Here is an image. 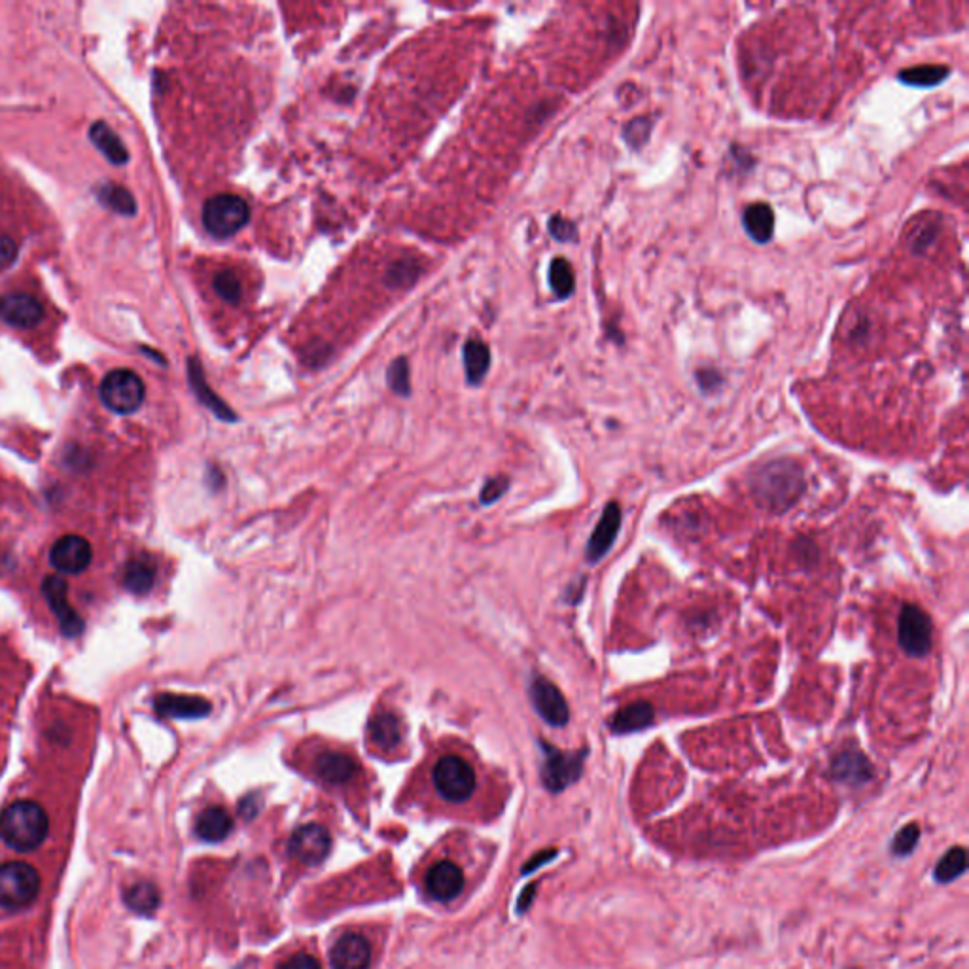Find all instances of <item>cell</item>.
<instances>
[{
  "mask_svg": "<svg viewBox=\"0 0 969 969\" xmlns=\"http://www.w3.org/2000/svg\"><path fill=\"white\" fill-rule=\"evenodd\" d=\"M750 489L761 508L775 513L788 511L805 491L803 468L792 459L769 460L752 472Z\"/></svg>",
  "mask_w": 969,
  "mask_h": 969,
  "instance_id": "1",
  "label": "cell"
},
{
  "mask_svg": "<svg viewBox=\"0 0 969 969\" xmlns=\"http://www.w3.org/2000/svg\"><path fill=\"white\" fill-rule=\"evenodd\" d=\"M48 833V812L36 801L19 799L0 812V841L12 850L31 852L42 846Z\"/></svg>",
  "mask_w": 969,
  "mask_h": 969,
  "instance_id": "2",
  "label": "cell"
},
{
  "mask_svg": "<svg viewBox=\"0 0 969 969\" xmlns=\"http://www.w3.org/2000/svg\"><path fill=\"white\" fill-rule=\"evenodd\" d=\"M430 784L443 803L464 805L474 799L479 776L470 759L449 752L434 761L430 769Z\"/></svg>",
  "mask_w": 969,
  "mask_h": 969,
  "instance_id": "3",
  "label": "cell"
},
{
  "mask_svg": "<svg viewBox=\"0 0 969 969\" xmlns=\"http://www.w3.org/2000/svg\"><path fill=\"white\" fill-rule=\"evenodd\" d=\"M42 890V879L33 865L25 862L0 864V909L21 911L35 903Z\"/></svg>",
  "mask_w": 969,
  "mask_h": 969,
  "instance_id": "4",
  "label": "cell"
},
{
  "mask_svg": "<svg viewBox=\"0 0 969 969\" xmlns=\"http://www.w3.org/2000/svg\"><path fill=\"white\" fill-rule=\"evenodd\" d=\"M248 218L250 209L247 201L239 195H214L203 207V226L218 239H226L243 230Z\"/></svg>",
  "mask_w": 969,
  "mask_h": 969,
  "instance_id": "5",
  "label": "cell"
},
{
  "mask_svg": "<svg viewBox=\"0 0 969 969\" xmlns=\"http://www.w3.org/2000/svg\"><path fill=\"white\" fill-rule=\"evenodd\" d=\"M544 752L542 763V780L547 790L553 793L563 792L568 786L580 780L583 773V763L587 758V750L578 752H563L551 746L546 740L540 742Z\"/></svg>",
  "mask_w": 969,
  "mask_h": 969,
  "instance_id": "6",
  "label": "cell"
},
{
  "mask_svg": "<svg viewBox=\"0 0 969 969\" xmlns=\"http://www.w3.org/2000/svg\"><path fill=\"white\" fill-rule=\"evenodd\" d=\"M144 383L131 370L110 371L101 385V400L110 411L129 415L135 413L144 402Z\"/></svg>",
  "mask_w": 969,
  "mask_h": 969,
  "instance_id": "7",
  "label": "cell"
},
{
  "mask_svg": "<svg viewBox=\"0 0 969 969\" xmlns=\"http://www.w3.org/2000/svg\"><path fill=\"white\" fill-rule=\"evenodd\" d=\"M934 623L917 604H905L899 612L898 642L909 657H924L932 650Z\"/></svg>",
  "mask_w": 969,
  "mask_h": 969,
  "instance_id": "8",
  "label": "cell"
},
{
  "mask_svg": "<svg viewBox=\"0 0 969 969\" xmlns=\"http://www.w3.org/2000/svg\"><path fill=\"white\" fill-rule=\"evenodd\" d=\"M311 771L328 786H351L360 776V763L343 750H320L311 761Z\"/></svg>",
  "mask_w": 969,
  "mask_h": 969,
  "instance_id": "9",
  "label": "cell"
},
{
  "mask_svg": "<svg viewBox=\"0 0 969 969\" xmlns=\"http://www.w3.org/2000/svg\"><path fill=\"white\" fill-rule=\"evenodd\" d=\"M464 869L457 862L441 858L430 865L424 873V890L436 901L447 903L459 898L464 890Z\"/></svg>",
  "mask_w": 969,
  "mask_h": 969,
  "instance_id": "10",
  "label": "cell"
},
{
  "mask_svg": "<svg viewBox=\"0 0 969 969\" xmlns=\"http://www.w3.org/2000/svg\"><path fill=\"white\" fill-rule=\"evenodd\" d=\"M530 701L534 710L551 727H564L570 720V708L563 691L544 676H534L530 682Z\"/></svg>",
  "mask_w": 969,
  "mask_h": 969,
  "instance_id": "11",
  "label": "cell"
},
{
  "mask_svg": "<svg viewBox=\"0 0 969 969\" xmlns=\"http://www.w3.org/2000/svg\"><path fill=\"white\" fill-rule=\"evenodd\" d=\"M332 837L320 824H305L290 837L288 852L301 865H318L330 852Z\"/></svg>",
  "mask_w": 969,
  "mask_h": 969,
  "instance_id": "12",
  "label": "cell"
},
{
  "mask_svg": "<svg viewBox=\"0 0 969 969\" xmlns=\"http://www.w3.org/2000/svg\"><path fill=\"white\" fill-rule=\"evenodd\" d=\"M44 318L42 303L25 292L0 296V320L18 330H31Z\"/></svg>",
  "mask_w": 969,
  "mask_h": 969,
  "instance_id": "13",
  "label": "cell"
},
{
  "mask_svg": "<svg viewBox=\"0 0 969 969\" xmlns=\"http://www.w3.org/2000/svg\"><path fill=\"white\" fill-rule=\"evenodd\" d=\"M621 508L617 502H608L602 510L599 523L589 536V542L585 546V559L587 563H599L608 555V551L616 544L617 534L621 529Z\"/></svg>",
  "mask_w": 969,
  "mask_h": 969,
  "instance_id": "14",
  "label": "cell"
},
{
  "mask_svg": "<svg viewBox=\"0 0 969 969\" xmlns=\"http://www.w3.org/2000/svg\"><path fill=\"white\" fill-rule=\"evenodd\" d=\"M829 775L839 784H845L850 788H862L867 782L873 780L875 769L864 752L841 750L831 759Z\"/></svg>",
  "mask_w": 969,
  "mask_h": 969,
  "instance_id": "15",
  "label": "cell"
},
{
  "mask_svg": "<svg viewBox=\"0 0 969 969\" xmlns=\"http://www.w3.org/2000/svg\"><path fill=\"white\" fill-rule=\"evenodd\" d=\"M50 563L63 574L84 572L91 563V546L82 536H63L53 544Z\"/></svg>",
  "mask_w": 969,
  "mask_h": 969,
  "instance_id": "16",
  "label": "cell"
},
{
  "mask_svg": "<svg viewBox=\"0 0 969 969\" xmlns=\"http://www.w3.org/2000/svg\"><path fill=\"white\" fill-rule=\"evenodd\" d=\"M330 962L334 969L370 968L371 947L368 939L360 934L341 935L330 951Z\"/></svg>",
  "mask_w": 969,
  "mask_h": 969,
  "instance_id": "17",
  "label": "cell"
},
{
  "mask_svg": "<svg viewBox=\"0 0 969 969\" xmlns=\"http://www.w3.org/2000/svg\"><path fill=\"white\" fill-rule=\"evenodd\" d=\"M156 708L159 714L165 718H178V720H197L205 718L211 714L212 706L209 701L201 697H188V695H159L156 699Z\"/></svg>",
  "mask_w": 969,
  "mask_h": 969,
  "instance_id": "18",
  "label": "cell"
},
{
  "mask_svg": "<svg viewBox=\"0 0 969 969\" xmlns=\"http://www.w3.org/2000/svg\"><path fill=\"white\" fill-rule=\"evenodd\" d=\"M44 593H46V599L50 602L55 616L59 617L61 621V627L65 631V635L76 636L84 623L82 619L74 614L71 606H69V599H67V583L55 576H50L46 583H44Z\"/></svg>",
  "mask_w": 969,
  "mask_h": 969,
  "instance_id": "19",
  "label": "cell"
},
{
  "mask_svg": "<svg viewBox=\"0 0 969 969\" xmlns=\"http://www.w3.org/2000/svg\"><path fill=\"white\" fill-rule=\"evenodd\" d=\"M655 720V710L648 701H636L619 708L608 723L614 735H631L648 729Z\"/></svg>",
  "mask_w": 969,
  "mask_h": 969,
  "instance_id": "20",
  "label": "cell"
},
{
  "mask_svg": "<svg viewBox=\"0 0 969 969\" xmlns=\"http://www.w3.org/2000/svg\"><path fill=\"white\" fill-rule=\"evenodd\" d=\"M370 742L379 750H396L402 742V722L394 712H379L370 720Z\"/></svg>",
  "mask_w": 969,
  "mask_h": 969,
  "instance_id": "21",
  "label": "cell"
},
{
  "mask_svg": "<svg viewBox=\"0 0 969 969\" xmlns=\"http://www.w3.org/2000/svg\"><path fill=\"white\" fill-rule=\"evenodd\" d=\"M233 828L230 812L224 807H209L199 814L195 831L203 841L218 843L230 835Z\"/></svg>",
  "mask_w": 969,
  "mask_h": 969,
  "instance_id": "22",
  "label": "cell"
},
{
  "mask_svg": "<svg viewBox=\"0 0 969 969\" xmlns=\"http://www.w3.org/2000/svg\"><path fill=\"white\" fill-rule=\"evenodd\" d=\"M742 224H744V230L746 233L756 241V243H769L771 237H773V228H775V216H773V211L765 205V203H756L752 207H748L744 216H742Z\"/></svg>",
  "mask_w": 969,
  "mask_h": 969,
  "instance_id": "23",
  "label": "cell"
},
{
  "mask_svg": "<svg viewBox=\"0 0 969 969\" xmlns=\"http://www.w3.org/2000/svg\"><path fill=\"white\" fill-rule=\"evenodd\" d=\"M190 381H192V387H194L195 394L199 396V400L205 404V406L211 409L212 413L222 419V421H228V423H233L237 421V415L231 411L230 407L226 406L214 392H212L205 377H203V371H201V366L192 360L190 362Z\"/></svg>",
  "mask_w": 969,
  "mask_h": 969,
  "instance_id": "24",
  "label": "cell"
},
{
  "mask_svg": "<svg viewBox=\"0 0 969 969\" xmlns=\"http://www.w3.org/2000/svg\"><path fill=\"white\" fill-rule=\"evenodd\" d=\"M464 368L470 385H479L483 381V377L491 368V353L483 341L470 339L464 345Z\"/></svg>",
  "mask_w": 969,
  "mask_h": 969,
  "instance_id": "25",
  "label": "cell"
},
{
  "mask_svg": "<svg viewBox=\"0 0 969 969\" xmlns=\"http://www.w3.org/2000/svg\"><path fill=\"white\" fill-rule=\"evenodd\" d=\"M968 871V850L964 846H952L934 867V881L949 884Z\"/></svg>",
  "mask_w": 969,
  "mask_h": 969,
  "instance_id": "26",
  "label": "cell"
},
{
  "mask_svg": "<svg viewBox=\"0 0 969 969\" xmlns=\"http://www.w3.org/2000/svg\"><path fill=\"white\" fill-rule=\"evenodd\" d=\"M89 135H91V141L95 142V146L105 154L106 158L110 159L112 163L116 165H124L125 161L129 159L127 156V150H125L124 144L118 139V135L108 127V125L95 124L91 129H89Z\"/></svg>",
  "mask_w": 969,
  "mask_h": 969,
  "instance_id": "27",
  "label": "cell"
},
{
  "mask_svg": "<svg viewBox=\"0 0 969 969\" xmlns=\"http://www.w3.org/2000/svg\"><path fill=\"white\" fill-rule=\"evenodd\" d=\"M156 580V566L150 559H135L125 568V587L135 593L144 595L152 589Z\"/></svg>",
  "mask_w": 969,
  "mask_h": 969,
  "instance_id": "28",
  "label": "cell"
},
{
  "mask_svg": "<svg viewBox=\"0 0 969 969\" xmlns=\"http://www.w3.org/2000/svg\"><path fill=\"white\" fill-rule=\"evenodd\" d=\"M549 282L559 298H568L574 292V271L564 258L553 260L549 267Z\"/></svg>",
  "mask_w": 969,
  "mask_h": 969,
  "instance_id": "29",
  "label": "cell"
},
{
  "mask_svg": "<svg viewBox=\"0 0 969 969\" xmlns=\"http://www.w3.org/2000/svg\"><path fill=\"white\" fill-rule=\"evenodd\" d=\"M212 286L216 290V294L228 303H239L241 296H243V286H241V281L239 277L235 275V271L231 269H226V271H220L216 273L214 281H212Z\"/></svg>",
  "mask_w": 969,
  "mask_h": 969,
  "instance_id": "30",
  "label": "cell"
},
{
  "mask_svg": "<svg viewBox=\"0 0 969 969\" xmlns=\"http://www.w3.org/2000/svg\"><path fill=\"white\" fill-rule=\"evenodd\" d=\"M127 901H129V905H131L135 911H141V913H150V911H154V909L158 907V892H156V888H154L152 884L142 882V884H137V886H133V888L129 890V894H127Z\"/></svg>",
  "mask_w": 969,
  "mask_h": 969,
  "instance_id": "31",
  "label": "cell"
},
{
  "mask_svg": "<svg viewBox=\"0 0 969 969\" xmlns=\"http://www.w3.org/2000/svg\"><path fill=\"white\" fill-rule=\"evenodd\" d=\"M918 841H920V828H918V824H907V826H903L896 833V837H894V841L890 845V850L898 858H907L909 854L915 852Z\"/></svg>",
  "mask_w": 969,
  "mask_h": 969,
  "instance_id": "32",
  "label": "cell"
},
{
  "mask_svg": "<svg viewBox=\"0 0 969 969\" xmlns=\"http://www.w3.org/2000/svg\"><path fill=\"white\" fill-rule=\"evenodd\" d=\"M101 201L105 203L106 207L114 209L116 212H122V214H133L135 212V201L131 194L120 188V186H112L108 184L103 190H101Z\"/></svg>",
  "mask_w": 969,
  "mask_h": 969,
  "instance_id": "33",
  "label": "cell"
},
{
  "mask_svg": "<svg viewBox=\"0 0 969 969\" xmlns=\"http://www.w3.org/2000/svg\"><path fill=\"white\" fill-rule=\"evenodd\" d=\"M387 379L388 385L396 394L409 396L411 383H409V366L406 358H398L392 362V366L388 368Z\"/></svg>",
  "mask_w": 969,
  "mask_h": 969,
  "instance_id": "34",
  "label": "cell"
},
{
  "mask_svg": "<svg viewBox=\"0 0 969 969\" xmlns=\"http://www.w3.org/2000/svg\"><path fill=\"white\" fill-rule=\"evenodd\" d=\"M945 74L947 69H941V67H917L911 71L901 72V80L915 86H932L937 84Z\"/></svg>",
  "mask_w": 969,
  "mask_h": 969,
  "instance_id": "35",
  "label": "cell"
},
{
  "mask_svg": "<svg viewBox=\"0 0 969 969\" xmlns=\"http://www.w3.org/2000/svg\"><path fill=\"white\" fill-rule=\"evenodd\" d=\"M510 487V479L504 476L493 477L485 483L483 491H481V504L487 506V504H494L496 500H500L504 493L508 491Z\"/></svg>",
  "mask_w": 969,
  "mask_h": 969,
  "instance_id": "36",
  "label": "cell"
},
{
  "mask_svg": "<svg viewBox=\"0 0 969 969\" xmlns=\"http://www.w3.org/2000/svg\"><path fill=\"white\" fill-rule=\"evenodd\" d=\"M16 258H18V243L10 235L0 233V271L14 264Z\"/></svg>",
  "mask_w": 969,
  "mask_h": 969,
  "instance_id": "37",
  "label": "cell"
},
{
  "mask_svg": "<svg viewBox=\"0 0 969 969\" xmlns=\"http://www.w3.org/2000/svg\"><path fill=\"white\" fill-rule=\"evenodd\" d=\"M279 969H320L317 958L311 954H294L282 962Z\"/></svg>",
  "mask_w": 969,
  "mask_h": 969,
  "instance_id": "38",
  "label": "cell"
},
{
  "mask_svg": "<svg viewBox=\"0 0 969 969\" xmlns=\"http://www.w3.org/2000/svg\"><path fill=\"white\" fill-rule=\"evenodd\" d=\"M549 226H551V233H553V235H555L559 241H570V239H574V235H576L574 226H572L570 222L563 220V218H553Z\"/></svg>",
  "mask_w": 969,
  "mask_h": 969,
  "instance_id": "39",
  "label": "cell"
},
{
  "mask_svg": "<svg viewBox=\"0 0 969 969\" xmlns=\"http://www.w3.org/2000/svg\"><path fill=\"white\" fill-rule=\"evenodd\" d=\"M417 273H419V269H417L415 265L406 264V262H404V264L396 265V267L390 271V281L394 282V284H404V277H406V275H409V277L415 281V279H417Z\"/></svg>",
  "mask_w": 969,
  "mask_h": 969,
  "instance_id": "40",
  "label": "cell"
}]
</instances>
